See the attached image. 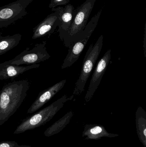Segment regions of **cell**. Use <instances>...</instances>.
<instances>
[{
	"mask_svg": "<svg viewBox=\"0 0 146 147\" xmlns=\"http://www.w3.org/2000/svg\"><path fill=\"white\" fill-rule=\"evenodd\" d=\"M30 84L27 80L14 81L0 91V126L15 113L27 95Z\"/></svg>",
	"mask_w": 146,
	"mask_h": 147,
	"instance_id": "1",
	"label": "cell"
},
{
	"mask_svg": "<svg viewBox=\"0 0 146 147\" xmlns=\"http://www.w3.org/2000/svg\"><path fill=\"white\" fill-rule=\"evenodd\" d=\"M74 96L73 95L69 96L65 94L49 106L24 119L17 127L14 134H22L27 130H32L44 125L53 118L63 107L65 103L72 100Z\"/></svg>",
	"mask_w": 146,
	"mask_h": 147,
	"instance_id": "2",
	"label": "cell"
},
{
	"mask_svg": "<svg viewBox=\"0 0 146 147\" xmlns=\"http://www.w3.org/2000/svg\"><path fill=\"white\" fill-rule=\"evenodd\" d=\"M102 9L87 24L85 28L68 47V51L61 66L62 69L72 66L79 59L98 23Z\"/></svg>",
	"mask_w": 146,
	"mask_h": 147,
	"instance_id": "3",
	"label": "cell"
},
{
	"mask_svg": "<svg viewBox=\"0 0 146 147\" xmlns=\"http://www.w3.org/2000/svg\"><path fill=\"white\" fill-rule=\"evenodd\" d=\"M103 42V36L101 35L95 44L89 46L84 57L79 77L75 83L73 93L74 96H79L84 91L87 82L102 51Z\"/></svg>",
	"mask_w": 146,
	"mask_h": 147,
	"instance_id": "4",
	"label": "cell"
},
{
	"mask_svg": "<svg viewBox=\"0 0 146 147\" xmlns=\"http://www.w3.org/2000/svg\"><path fill=\"white\" fill-rule=\"evenodd\" d=\"M96 1L86 0L74 9L69 30L62 40L66 47L68 48L85 29Z\"/></svg>",
	"mask_w": 146,
	"mask_h": 147,
	"instance_id": "5",
	"label": "cell"
},
{
	"mask_svg": "<svg viewBox=\"0 0 146 147\" xmlns=\"http://www.w3.org/2000/svg\"><path fill=\"white\" fill-rule=\"evenodd\" d=\"M46 41L37 44L33 48H27L15 57L13 59L7 61L9 63L15 65H27L37 64L48 60L51 56L46 49Z\"/></svg>",
	"mask_w": 146,
	"mask_h": 147,
	"instance_id": "6",
	"label": "cell"
},
{
	"mask_svg": "<svg viewBox=\"0 0 146 147\" xmlns=\"http://www.w3.org/2000/svg\"><path fill=\"white\" fill-rule=\"evenodd\" d=\"M33 0H17L0 7V28L7 27L27 14L26 8Z\"/></svg>",
	"mask_w": 146,
	"mask_h": 147,
	"instance_id": "7",
	"label": "cell"
},
{
	"mask_svg": "<svg viewBox=\"0 0 146 147\" xmlns=\"http://www.w3.org/2000/svg\"><path fill=\"white\" fill-rule=\"evenodd\" d=\"M111 50L107 51L99 61L95 68L85 96V101L89 102L92 98L96 90L100 84L102 78L105 73L111 59Z\"/></svg>",
	"mask_w": 146,
	"mask_h": 147,
	"instance_id": "8",
	"label": "cell"
},
{
	"mask_svg": "<svg viewBox=\"0 0 146 147\" xmlns=\"http://www.w3.org/2000/svg\"><path fill=\"white\" fill-rule=\"evenodd\" d=\"M59 24L58 13L54 12L50 14L33 28L32 38L37 39L46 35H51L55 32Z\"/></svg>",
	"mask_w": 146,
	"mask_h": 147,
	"instance_id": "9",
	"label": "cell"
},
{
	"mask_svg": "<svg viewBox=\"0 0 146 147\" xmlns=\"http://www.w3.org/2000/svg\"><path fill=\"white\" fill-rule=\"evenodd\" d=\"M66 82V79L61 80L41 92L30 106L27 110V113H34L42 108L64 87Z\"/></svg>",
	"mask_w": 146,
	"mask_h": 147,
	"instance_id": "10",
	"label": "cell"
},
{
	"mask_svg": "<svg viewBox=\"0 0 146 147\" xmlns=\"http://www.w3.org/2000/svg\"><path fill=\"white\" fill-rule=\"evenodd\" d=\"M74 9L73 6L71 4H67L64 7H58L51 8V11L57 12L59 15L60 24L57 32L61 41L69 30Z\"/></svg>",
	"mask_w": 146,
	"mask_h": 147,
	"instance_id": "11",
	"label": "cell"
},
{
	"mask_svg": "<svg viewBox=\"0 0 146 147\" xmlns=\"http://www.w3.org/2000/svg\"><path fill=\"white\" fill-rule=\"evenodd\" d=\"M39 64L26 66L15 65L6 61L0 63V80L14 78L27 71L39 68Z\"/></svg>",
	"mask_w": 146,
	"mask_h": 147,
	"instance_id": "12",
	"label": "cell"
},
{
	"mask_svg": "<svg viewBox=\"0 0 146 147\" xmlns=\"http://www.w3.org/2000/svg\"><path fill=\"white\" fill-rule=\"evenodd\" d=\"M21 37L20 34L6 37L2 36L0 38V56L17 46L21 40Z\"/></svg>",
	"mask_w": 146,
	"mask_h": 147,
	"instance_id": "13",
	"label": "cell"
},
{
	"mask_svg": "<svg viewBox=\"0 0 146 147\" xmlns=\"http://www.w3.org/2000/svg\"><path fill=\"white\" fill-rule=\"evenodd\" d=\"M73 115V112L71 111H69L62 118H61L59 121L53 124L52 126L47 129L44 133V135L47 137H49L58 133L59 129H61L64 124H66L67 122L69 121Z\"/></svg>",
	"mask_w": 146,
	"mask_h": 147,
	"instance_id": "14",
	"label": "cell"
},
{
	"mask_svg": "<svg viewBox=\"0 0 146 147\" xmlns=\"http://www.w3.org/2000/svg\"><path fill=\"white\" fill-rule=\"evenodd\" d=\"M69 2V0H51L49 7L50 8H53L61 5H66Z\"/></svg>",
	"mask_w": 146,
	"mask_h": 147,
	"instance_id": "15",
	"label": "cell"
},
{
	"mask_svg": "<svg viewBox=\"0 0 146 147\" xmlns=\"http://www.w3.org/2000/svg\"><path fill=\"white\" fill-rule=\"evenodd\" d=\"M19 144L15 141H3L0 142V147H17Z\"/></svg>",
	"mask_w": 146,
	"mask_h": 147,
	"instance_id": "16",
	"label": "cell"
},
{
	"mask_svg": "<svg viewBox=\"0 0 146 147\" xmlns=\"http://www.w3.org/2000/svg\"><path fill=\"white\" fill-rule=\"evenodd\" d=\"M102 130L103 129L101 127L99 126H97L92 128L91 129V133L93 135H97L101 133L102 132Z\"/></svg>",
	"mask_w": 146,
	"mask_h": 147,
	"instance_id": "17",
	"label": "cell"
},
{
	"mask_svg": "<svg viewBox=\"0 0 146 147\" xmlns=\"http://www.w3.org/2000/svg\"><path fill=\"white\" fill-rule=\"evenodd\" d=\"M144 43H143V48H144V54L145 57L146 56V23L145 25V35H144Z\"/></svg>",
	"mask_w": 146,
	"mask_h": 147,
	"instance_id": "18",
	"label": "cell"
},
{
	"mask_svg": "<svg viewBox=\"0 0 146 147\" xmlns=\"http://www.w3.org/2000/svg\"><path fill=\"white\" fill-rule=\"evenodd\" d=\"M17 147H31L29 146H26V145H21V146H18Z\"/></svg>",
	"mask_w": 146,
	"mask_h": 147,
	"instance_id": "19",
	"label": "cell"
},
{
	"mask_svg": "<svg viewBox=\"0 0 146 147\" xmlns=\"http://www.w3.org/2000/svg\"><path fill=\"white\" fill-rule=\"evenodd\" d=\"M146 129H145L144 130V135L145 136H146Z\"/></svg>",
	"mask_w": 146,
	"mask_h": 147,
	"instance_id": "20",
	"label": "cell"
}]
</instances>
